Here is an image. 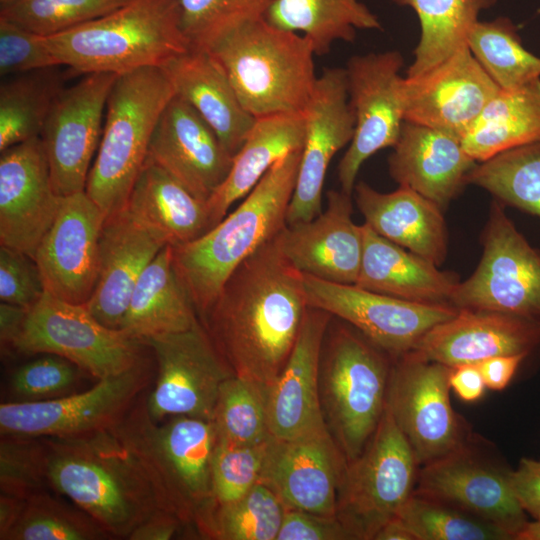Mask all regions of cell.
I'll use <instances>...</instances> for the list:
<instances>
[{
  "instance_id": "1",
  "label": "cell",
  "mask_w": 540,
  "mask_h": 540,
  "mask_svg": "<svg viewBox=\"0 0 540 540\" xmlns=\"http://www.w3.org/2000/svg\"><path fill=\"white\" fill-rule=\"evenodd\" d=\"M277 234L245 259L200 318L234 375L270 387L297 340L308 308L303 273Z\"/></svg>"
},
{
  "instance_id": "2",
  "label": "cell",
  "mask_w": 540,
  "mask_h": 540,
  "mask_svg": "<svg viewBox=\"0 0 540 540\" xmlns=\"http://www.w3.org/2000/svg\"><path fill=\"white\" fill-rule=\"evenodd\" d=\"M301 151L276 162L244 201L201 237L171 246L175 273L199 319L235 269L287 225Z\"/></svg>"
},
{
  "instance_id": "3",
  "label": "cell",
  "mask_w": 540,
  "mask_h": 540,
  "mask_svg": "<svg viewBox=\"0 0 540 540\" xmlns=\"http://www.w3.org/2000/svg\"><path fill=\"white\" fill-rule=\"evenodd\" d=\"M41 438L50 488L89 514L112 539H128L162 510L147 478L112 430Z\"/></svg>"
},
{
  "instance_id": "4",
  "label": "cell",
  "mask_w": 540,
  "mask_h": 540,
  "mask_svg": "<svg viewBox=\"0 0 540 540\" xmlns=\"http://www.w3.org/2000/svg\"><path fill=\"white\" fill-rule=\"evenodd\" d=\"M145 393L111 430L147 478L160 508L185 527H194L212 499L214 423L186 415L155 421L147 411Z\"/></svg>"
},
{
  "instance_id": "5",
  "label": "cell",
  "mask_w": 540,
  "mask_h": 540,
  "mask_svg": "<svg viewBox=\"0 0 540 540\" xmlns=\"http://www.w3.org/2000/svg\"><path fill=\"white\" fill-rule=\"evenodd\" d=\"M46 39L59 64L82 75L163 67L190 49L179 0H127L99 18Z\"/></svg>"
},
{
  "instance_id": "6",
  "label": "cell",
  "mask_w": 540,
  "mask_h": 540,
  "mask_svg": "<svg viewBox=\"0 0 540 540\" xmlns=\"http://www.w3.org/2000/svg\"><path fill=\"white\" fill-rule=\"evenodd\" d=\"M208 51L255 118L303 113L315 88L311 41L265 18L222 37Z\"/></svg>"
},
{
  "instance_id": "7",
  "label": "cell",
  "mask_w": 540,
  "mask_h": 540,
  "mask_svg": "<svg viewBox=\"0 0 540 540\" xmlns=\"http://www.w3.org/2000/svg\"><path fill=\"white\" fill-rule=\"evenodd\" d=\"M392 362L356 328L332 316L320 354L319 398L326 427L347 463L361 454L381 420Z\"/></svg>"
},
{
  "instance_id": "8",
  "label": "cell",
  "mask_w": 540,
  "mask_h": 540,
  "mask_svg": "<svg viewBox=\"0 0 540 540\" xmlns=\"http://www.w3.org/2000/svg\"><path fill=\"white\" fill-rule=\"evenodd\" d=\"M175 95L161 67L118 74L85 192L107 217L125 209L148 156L155 126Z\"/></svg>"
},
{
  "instance_id": "9",
  "label": "cell",
  "mask_w": 540,
  "mask_h": 540,
  "mask_svg": "<svg viewBox=\"0 0 540 540\" xmlns=\"http://www.w3.org/2000/svg\"><path fill=\"white\" fill-rule=\"evenodd\" d=\"M420 465L386 405L361 454L347 463L336 517L352 540H374L413 493Z\"/></svg>"
},
{
  "instance_id": "10",
  "label": "cell",
  "mask_w": 540,
  "mask_h": 540,
  "mask_svg": "<svg viewBox=\"0 0 540 540\" xmlns=\"http://www.w3.org/2000/svg\"><path fill=\"white\" fill-rule=\"evenodd\" d=\"M145 344L95 319L85 304L45 292L28 310L12 348L24 354L63 357L97 380L124 373L145 361Z\"/></svg>"
},
{
  "instance_id": "11",
  "label": "cell",
  "mask_w": 540,
  "mask_h": 540,
  "mask_svg": "<svg viewBox=\"0 0 540 540\" xmlns=\"http://www.w3.org/2000/svg\"><path fill=\"white\" fill-rule=\"evenodd\" d=\"M483 252L470 277L460 282L451 305L496 311L540 324V251L492 203L481 235Z\"/></svg>"
},
{
  "instance_id": "12",
  "label": "cell",
  "mask_w": 540,
  "mask_h": 540,
  "mask_svg": "<svg viewBox=\"0 0 540 540\" xmlns=\"http://www.w3.org/2000/svg\"><path fill=\"white\" fill-rule=\"evenodd\" d=\"M450 370L412 351L392 362L386 405L420 466L448 454L472 433L452 408Z\"/></svg>"
},
{
  "instance_id": "13",
  "label": "cell",
  "mask_w": 540,
  "mask_h": 540,
  "mask_svg": "<svg viewBox=\"0 0 540 540\" xmlns=\"http://www.w3.org/2000/svg\"><path fill=\"white\" fill-rule=\"evenodd\" d=\"M510 472L495 446L472 432L448 454L420 466L414 492L475 514L515 540L528 520L512 492Z\"/></svg>"
},
{
  "instance_id": "14",
  "label": "cell",
  "mask_w": 540,
  "mask_h": 540,
  "mask_svg": "<svg viewBox=\"0 0 540 540\" xmlns=\"http://www.w3.org/2000/svg\"><path fill=\"white\" fill-rule=\"evenodd\" d=\"M146 360L116 376L98 380L82 392L34 402L0 405L1 435L78 437L115 427L147 391Z\"/></svg>"
},
{
  "instance_id": "15",
  "label": "cell",
  "mask_w": 540,
  "mask_h": 540,
  "mask_svg": "<svg viewBox=\"0 0 540 540\" xmlns=\"http://www.w3.org/2000/svg\"><path fill=\"white\" fill-rule=\"evenodd\" d=\"M157 362L145 404L155 421L178 415L212 420L223 383L234 376L200 319L189 329L144 341Z\"/></svg>"
},
{
  "instance_id": "16",
  "label": "cell",
  "mask_w": 540,
  "mask_h": 540,
  "mask_svg": "<svg viewBox=\"0 0 540 540\" xmlns=\"http://www.w3.org/2000/svg\"><path fill=\"white\" fill-rule=\"evenodd\" d=\"M397 50L371 52L348 59L345 68L354 134L338 165L341 190L352 195L362 164L378 151L394 147L404 122Z\"/></svg>"
},
{
  "instance_id": "17",
  "label": "cell",
  "mask_w": 540,
  "mask_h": 540,
  "mask_svg": "<svg viewBox=\"0 0 540 540\" xmlns=\"http://www.w3.org/2000/svg\"><path fill=\"white\" fill-rule=\"evenodd\" d=\"M303 277L308 306L350 324L393 360L411 351L426 332L458 311L448 304L414 303L355 284Z\"/></svg>"
},
{
  "instance_id": "18",
  "label": "cell",
  "mask_w": 540,
  "mask_h": 540,
  "mask_svg": "<svg viewBox=\"0 0 540 540\" xmlns=\"http://www.w3.org/2000/svg\"><path fill=\"white\" fill-rule=\"evenodd\" d=\"M117 74H84L56 97L40 134L59 196L85 191L102 119Z\"/></svg>"
},
{
  "instance_id": "19",
  "label": "cell",
  "mask_w": 540,
  "mask_h": 540,
  "mask_svg": "<svg viewBox=\"0 0 540 540\" xmlns=\"http://www.w3.org/2000/svg\"><path fill=\"white\" fill-rule=\"evenodd\" d=\"M499 90L465 45L429 70L402 78L404 121L461 139Z\"/></svg>"
},
{
  "instance_id": "20",
  "label": "cell",
  "mask_w": 540,
  "mask_h": 540,
  "mask_svg": "<svg viewBox=\"0 0 540 540\" xmlns=\"http://www.w3.org/2000/svg\"><path fill=\"white\" fill-rule=\"evenodd\" d=\"M305 139L287 225L307 222L322 212V193L335 154L352 140L355 117L350 106L345 68H325L304 110Z\"/></svg>"
},
{
  "instance_id": "21",
  "label": "cell",
  "mask_w": 540,
  "mask_h": 540,
  "mask_svg": "<svg viewBox=\"0 0 540 540\" xmlns=\"http://www.w3.org/2000/svg\"><path fill=\"white\" fill-rule=\"evenodd\" d=\"M347 460L328 429L291 439L271 437L260 483L286 509L336 517Z\"/></svg>"
},
{
  "instance_id": "22",
  "label": "cell",
  "mask_w": 540,
  "mask_h": 540,
  "mask_svg": "<svg viewBox=\"0 0 540 540\" xmlns=\"http://www.w3.org/2000/svg\"><path fill=\"white\" fill-rule=\"evenodd\" d=\"M105 218L85 191L62 198L34 255L47 294L69 303H87L97 281Z\"/></svg>"
},
{
  "instance_id": "23",
  "label": "cell",
  "mask_w": 540,
  "mask_h": 540,
  "mask_svg": "<svg viewBox=\"0 0 540 540\" xmlns=\"http://www.w3.org/2000/svg\"><path fill=\"white\" fill-rule=\"evenodd\" d=\"M62 196L52 185L41 137L13 145L0 157V245L34 259Z\"/></svg>"
},
{
  "instance_id": "24",
  "label": "cell",
  "mask_w": 540,
  "mask_h": 540,
  "mask_svg": "<svg viewBox=\"0 0 540 540\" xmlns=\"http://www.w3.org/2000/svg\"><path fill=\"white\" fill-rule=\"evenodd\" d=\"M147 159L207 201L227 177L233 156L196 110L175 94L155 126Z\"/></svg>"
},
{
  "instance_id": "25",
  "label": "cell",
  "mask_w": 540,
  "mask_h": 540,
  "mask_svg": "<svg viewBox=\"0 0 540 540\" xmlns=\"http://www.w3.org/2000/svg\"><path fill=\"white\" fill-rule=\"evenodd\" d=\"M327 192V208L314 219L286 225L278 238L283 254L301 273L320 280L355 284L363 255V226L352 219V199Z\"/></svg>"
},
{
  "instance_id": "26",
  "label": "cell",
  "mask_w": 540,
  "mask_h": 540,
  "mask_svg": "<svg viewBox=\"0 0 540 540\" xmlns=\"http://www.w3.org/2000/svg\"><path fill=\"white\" fill-rule=\"evenodd\" d=\"M539 346L540 324L496 311L458 309L426 332L411 351L454 367L501 355H529Z\"/></svg>"
},
{
  "instance_id": "27",
  "label": "cell",
  "mask_w": 540,
  "mask_h": 540,
  "mask_svg": "<svg viewBox=\"0 0 540 540\" xmlns=\"http://www.w3.org/2000/svg\"><path fill=\"white\" fill-rule=\"evenodd\" d=\"M331 319L330 313L308 306L291 354L269 388V430L276 439L327 429L319 398V362Z\"/></svg>"
},
{
  "instance_id": "28",
  "label": "cell",
  "mask_w": 540,
  "mask_h": 540,
  "mask_svg": "<svg viewBox=\"0 0 540 540\" xmlns=\"http://www.w3.org/2000/svg\"><path fill=\"white\" fill-rule=\"evenodd\" d=\"M477 163L459 137L404 121L388 169L399 186L414 190L444 211L468 185L467 176Z\"/></svg>"
},
{
  "instance_id": "29",
  "label": "cell",
  "mask_w": 540,
  "mask_h": 540,
  "mask_svg": "<svg viewBox=\"0 0 540 540\" xmlns=\"http://www.w3.org/2000/svg\"><path fill=\"white\" fill-rule=\"evenodd\" d=\"M167 246L126 211L104 220L99 238L98 275L86 308L101 324L120 329L140 275Z\"/></svg>"
},
{
  "instance_id": "30",
  "label": "cell",
  "mask_w": 540,
  "mask_h": 540,
  "mask_svg": "<svg viewBox=\"0 0 540 540\" xmlns=\"http://www.w3.org/2000/svg\"><path fill=\"white\" fill-rule=\"evenodd\" d=\"M353 193L364 223L374 232L437 266L444 263L448 232L437 204L402 186L382 193L360 181Z\"/></svg>"
},
{
  "instance_id": "31",
  "label": "cell",
  "mask_w": 540,
  "mask_h": 540,
  "mask_svg": "<svg viewBox=\"0 0 540 540\" xmlns=\"http://www.w3.org/2000/svg\"><path fill=\"white\" fill-rule=\"evenodd\" d=\"M161 68L175 94L196 110L234 157L256 118L243 107L215 58L206 50L190 48Z\"/></svg>"
},
{
  "instance_id": "32",
  "label": "cell",
  "mask_w": 540,
  "mask_h": 540,
  "mask_svg": "<svg viewBox=\"0 0 540 540\" xmlns=\"http://www.w3.org/2000/svg\"><path fill=\"white\" fill-rule=\"evenodd\" d=\"M363 255L355 285L420 304H448L461 282L451 271L385 239L366 223Z\"/></svg>"
},
{
  "instance_id": "33",
  "label": "cell",
  "mask_w": 540,
  "mask_h": 540,
  "mask_svg": "<svg viewBox=\"0 0 540 540\" xmlns=\"http://www.w3.org/2000/svg\"><path fill=\"white\" fill-rule=\"evenodd\" d=\"M129 215L168 246L191 242L212 228L207 201L146 160L129 195Z\"/></svg>"
},
{
  "instance_id": "34",
  "label": "cell",
  "mask_w": 540,
  "mask_h": 540,
  "mask_svg": "<svg viewBox=\"0 0 540 540\" xmlns=\"http://www.w3.org/2000/svg\"><path fill=\"white\" fill-rule=\"evenodd\" d=\"M304 113L256 118L243 145L234 155L230 171L207 200L212 227L230 206L246 196L281 158L302 150L305 139Z\"/></svg>"
},
{
  "instance_id": "35",
  "label": "cell",
  "mask_w": 540,
  "mask_h": 540,
  "mask_svg": "<svg viewBox=\"0 0 540 540\" xmlns=\"http://www.w3.org/2000/svg\"><path fill=\"white\" fill-rule=\"evenodd\" d=\"M198 320L175 273L172 248L167 245L136 282L119 330L144 343L152 337L187 330Z\"/></svg>"
},
{
  "instance_id": "36",
  "label": "cell",
  "mask_w": 540,
  "mask_h": 540,
  "mask_svg": "<svg viewBox=\"0 0 540 540\" xmlns=\"http://www.w3.org/2000/svg\"><path fill=\"white\" fill-rule=\"evenodd\" d=\"M539 141L540 78L500 89L461 138L465 151L478 163Z\"/></svg>"
},
{
  "instance_id": "37",
  "label": "cell",
  "mask_w": 540,
  "mask_h": 540,
  "mask_svg": "<svg viewBox=\"0 0 540 540\" xmlns=\"http://www.w3.org/2000/svg\"><path fill=\"white\" fill-rule=\"evenodd\" d=\"M265 19L307 37L316 55L338 41L353 42L357 30H381L382 24L359 0H275Z\"/></svg>"
},
{
  "instance_id": "38",
  "label": "cell",
  "mask_w": 540,
  "mask_h": 540,
  "mask_svg": "<svg viewBox=\"0 0 540 540\" xmlns=\"http://www.w3.org/2000/svg\"><path fill=\"white\" fill-rule=\"evenodd\" d=\"M497 0H393L411 8L420 24V38L406 76H414L444 61L467 45L480 13Z\"/></svg>"
},
{
  "instance_id": "39",
  "label": "cell",
  "mask_w": 540,
  "mask_h": 540,
  "mask_svg": "<svg viewBox=\"0 0 540 540\" xmlns=\"http://www.w3.org/2000/svg\"><path fill=\"white\" fill-rule=\"evenodd\" d=\"M63 66L4 78L0 85V151L40 136L50 109L65 87Z\"/></svg>"
},
{
  "instance_id": "40",
  "label": "cell",
  "mask_w": 540,
  "mask_h": 540,
  "mask_svg": "<svg viewBox=\"0 0 540 540\" xmlns=\"http://www.w3.org/2000/svg\"><path fill=\"white\" fill-rule=\"evenodd\" d=\"M285 511L275 493L258 483L231 503L210 502L193 528L203 539L276 540Z\"/></svg>"
},
{
  "instance_id": "41",
  "label": "cell",
  "mask_w": 540,
  "mask_h": 540,
  "mask_svg": "<svg viewBox=\"0 0 540 540\" xmlns=\"http://www.w3.org/2000/svg\"><path fill=\"white\" fill-rule=\"evenodd\" d=\"M467 184L483 188L502 205L540 217V141L477 163Z\"/></svg>"
},
{
  "instance_id": "42",
  "label": "cell",
  "mask_w": 540,
  "mask_h": 540,
  "mask_svg": "<svg viewBox=\"0 0 540 540\" xmlns=\"http://www.w3.org/2000/svg\"><path fill=\"white\" fill-rule=\"evenodd\" d=\"M467 45L500 89L510 90L540 78V58L524 48L508 17L479 21Z\"/></svg>"
},
{
  "instance_id": "43",
  "label": "cell",
  "mask_w": 540,
  "mask_h": 540,
  "mask_svg": "<svg viewBox=\"0 0 540 540\" xmlns=\"http://www.w3.org/2000/svg\"><path fill=\"white\" fill-rule=\"evenodd\" d=\"M269 388L235 375L223 383L212 418L217 442L254 446L272 437L268 420Z\"/></svg>"
},
{
  "instance_id": "44",
  "label": "cell",
  "mask_w": 540,
  "mask_h": 540,
  "mask_svg": "<svg viewBox=\"0 0 540 540\" xmlns=\"http://www.w3.org/2000/svg\"><path fill=\"white\" fill-rule=\"evenodd\" d=\"M103 527L75 504L48 490L24 499L19 516L1 540H105Z\"/></svg>"
},
{
  "instance_id": "45",
  "label": "cell",
  "mask_w": 540,
  "mask_h": 540,
  "mask_svg": "<svg viewBox=\"0 0 540 540\" xmlns=\"http://www.w3.org/2000/svg\"><path fill=\"white\" fill-rule=\"evenodd\" d=\"M396 516L415 540H513L499 526L475 514L414 491Z\"/></svg>"
},
{
  "instance_id": "46",
  "label": "cell",
  "mask_w": 540,
  "mask_h": 540,
  "mask_svg": "<svg viewBox=\"0 0 540 540\" xmlns=\"http://www.w3.org/2000/svg\"><path fill=\"white\" fill-rule=\"evenodd\" d=\"M275 0H179L183 33L191 49L207 50L234 30L265 18Z\"/></svg>"
},
{
  "instance_id": "47",
  "label": "cell",
  "mask_w": 540,
  "mask_h": 540,
  "mask_svg": "<svg viewBox=\"0 0 540 540\" xmlns=\"http://www.w3.org/2000/svg\"><path fill=\"white\" fill-rule=\"evenodd\" d=\"M127 0H15L1 5L0 18L51 36L99 18Z\"/></svg>"
},
{
  "instance_id": "48",
  "label": "cell",
  "mask_w": 540,
  "mask_h": 540,
  "mask_svg": "<svg viewBox=\"0 0 540 540\" xmlns=\"http://www.w3.org/2000/svg\"><path fill=\"white\" fill-rule=\"evenodd\" d=\"M49 486L41 437L1 435V494L26 499Z\"/></svg>"
},
{
  "instance_id": "49",
  "label": "cell",
  "mask_w": 540,
  "mask_h": 540,
  "mask_svg": "<svg viewBox=\"0 0 540 540\" xmlns=\"http://www.w3.org/2000/svg\"><path fill=\"white\" fill-rule=\"evenodd\" d=\"M269 439L254 446L216 443L211 467L212 504L236 501L260 483Z\"/></svg>"
},
{
  "instance_id": "50",
  "label": "cell",
  "mask_w": 540,
  "mask_h": 540,
  "mask_svg": "<svg viewBox=\"0 0 540 540\" xmlns=\"http://www.w3.org/2000/svg\"><path fill=\"white\" fill-rule=\"evenodd\" d=\"M83 372L71 361L54 354L29 361L10 378L11 402L44 401L71 394Z\"/></svg>"
},
{
  "instance_id": "51",
  "label": "cell",
  "mask_w": 540,
  "mask_h": 540,
  "mask_svg": "<svg viewBox=\"0 0 540 540\" xmlns=\"http://www.w3.org/2000/svg\"><path fill=\"white\" fill-rule=\"evenodd\" d=\"M56 66L61 65L51 51L46 36L0 18L2 78Z\"/></svg>"
},
{
  "instance_id": "52",
  "label": "cell",
  "mask_w": 540,
  "mask_h": 540,
  "mask_svg": "<svg viewBox=\"0 0 540 540\" xmlns=\"http://www.w3.org/2000/svg\"><path fill=\"white\" fill-rule=\"evenodd\" d=\"M44 294L43 280L35 260L23 252L1 246V302L29 310Z\"/></svg>"
},
{
  "instance_id": "53",
  "label": "cell",
  "mask_w": 540,
  "mask_h": 540,
  "mask_svg": "<svg viewBox=\"0 0 540 540\" xmlns=\"http://www.w3.org/2000/svg\"><path fill=\"white\" fill-rule=\"evenodd\" d=\"M276 540H352L337 517L286 509Z\"/></svg>"
},
{
  "instance_id": "54",
  "label": "cell",
  "mask_w": 540,
  "mask_h": 540,
  "mask_svg": "<svg viewBox=\"0 0 540 540\" xmlns=\"http://www.w3.org/2000/svg\"><path fill=\"white\" fill-rule=\"evenodd\" d=\"M510 486L521 508L540 522V460L522 458L510 472Z\"/></svg>"
},
{
  "instance_id": "55",
  "label": "cell",
  "mask_w": 540,
  "mask_h": 540,
  "mask_svg": "<svg viewBox=\"0 0 540 540\" xmlns=\"http://www.w3.org/2000/svg\"><path fill=\"white\" fill-rule=\"evenodd\" d=\"M527 356V354L501 355L478 363L485 386L495 391L505 389Z\"/></svg>"
},
{
  "instance_id": "56",
  "label": "cell",
  "mask_w": 540,
  "mask_h": 540,
  "mask_svg": "<svg viewBox=\"0 0 540 540\" xmlns=\"http://www.w3.org/2000/svg\"><path fill=\"white\" fill-rule=\"evenodd\" d=\"M185 525L172 513L159 510L137 526L129 540H169Z\"/></svg>"
},
{
  "instance_id": "57",
  "label": "cell",
  "mask_w": 540,
  "mask_h": 540,
  "mask_svg": "<svg viewBox=\"0 0 540 540\" xmlns=\"http://www.w3.org/2000/svg\"><path fill=\"white\" fill-rule=\"evenodd\" d=\"M451 389L465 402L479 400L485 390V383L477 364H463L451 367L449 374Z\"/></svg>"
},
{
  "instance_id": "58",
  "label": "cell",
  "mask_w": 540,
  "mask_h": 540,
  "mask_svg": "<svg viewBox=\"0 0 540 540\" xmlns=\"http://www.w3.org/2000/svg\"><path fill=\"white\" fill-rule=\"evenodd\" d=\"M28 309L0 303V338L5 347H12L24 324Z\"/></svg>"
},
{
  "instance_id": "59",
  "label": "cell",
  "mask_w": 540,
  "mask_h": 540,
  "mask_svg": "<svg viewBox=\"0 0 540 540\" xmlns=\"http://www.w3.org/2000/svg\"><path fill=\"white\" fill-rule=\"evenodd\" d=\"M374 540H415V538L401 519L395 516L377 532Z\"/></svg>"
},
{
  "instance_id": "60",
  "label": "cell",
  "mask_w": 540,
  "mask_h": 540,
  "mask_svg": "<svg viewBox=\"0 0 540 540\" xmlns=\"http://www.w3.org/2000/svg\"><path fill=\"white\" fill-rule=\"evenodd\" d=\"M515 540H540V522L528 521Z\"/></svg>"
},
{
  "instance_id": "61",
  "label": "cell",
  "mask_w": 540,
  "mask_h": 540,
  "mask_svg": "<svg viewBox=\"0 0 540 540\" xmlns=\"http://www.w3.org/2000/svg\"><path fill=\"white\" fill-rule=\"evenodd\" d=\"M13 1H15V0H0V4L5 5V4H8V3L13 2Z\"/></svg>"
}]
</instances>
